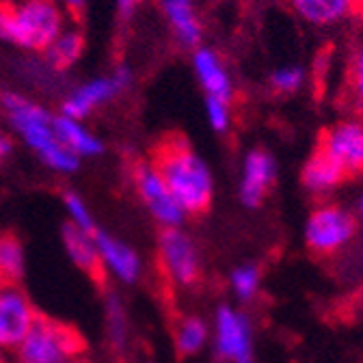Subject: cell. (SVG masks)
<instances>
[{"label":"cell","instance_id":"4","mask_svg":"<svg viewBox=\"0 0 363 363\" xmlns=\"http://www.w3.org/2000/svg\"><path fill=\"white\" fill-rule=\"evenodd\" d=\"M357 230L359 220L348 208L325 201L309 212L303 227V238L311 253L331 257L354 240Z\"/></svg>","mask_w":363,"mask_h":363},{"label":"cell","instance_id":"34","mask_svg":"<svg viewBox=\"0 0 363 363\" xmlns=\"http://www.w3.org/2000/svg\"><path fill=\"white\" fill-rule=\"evenodd\" d=\"M69 363H82V361H69Z\"/></svg>","mask_w":363,"mask_h":363},{"label":"cell","instance_id":"12","mask_svg":"<svg viewBox=\"0 0 363 363\" xmlns=\"http://www.w3.org/2000/svg\"><path fill=\"white\" fill-rule=\"evenodd\" d=\"M277 179V160L266 147H251L240 164L238 179V201L255 210L268 197L272 184Z\"/></svg>","mask_w":363,"mask_h":363},{"label":"cell","instance_id":"17","mask_svg":"<svg viewBox=\"0 0 363 363\" xmlns=\"http://www.w3.org/2000/svg\"><path fill=\"white\" fill-rule=\"evenodd\" d=\"M357 0H288L290 9L313 28H331L346 22Z\"/></svg>","mask_w":363,"mask_h":363},{"label":"cell","instance_id":"22","mask_svg":"<svg viewBox=\"0 0 363 363\" xmlns=\"http://www.w3.org/2000/svg\"><path fill=\"white\" fill-rule=\"evenodd\" d=\"M82 48H84L82 35L78 30H74V28H65L50 43V48L45 50V55H48V63L55 69H67V67H72L80 59Z\"/></svg>","mask_w":363,"mask_h":363},{"label":"cell","instance_id":"21","mask_svg":"<svg viewBox=\"0 0 363 363\" xmlns=\"http://www.w3.org/2000/svg\"><path fill=\"white\" fill-rule=\"evenodd\" d=\"M227 284H230V290L238 303H253L262 290V270L253 262L238 264L236 268H232Z\"/></svg>","mask_w":363,"mask_h":363},{"label":"cell","instance_id":"32","mask_svg":"<svg viewBox=\"0 0 363 363\" xmlns=\"http://www.w3.org/2000/svg\"><path fill=\"white\" fill-rule=\"evenodd\" d=\"M357 216H359V218L363 220V193H361V195L357 197Z\"/></svg>","mask_w":363,"mask_h":363},{"label":"cell","instance_id":"25","mask_svg":"<svg viewBox=\"0 0 363 363\" xmlns=\"http://www.w3.org/2000/svg\"><path fill=\"white\" fill-rule=\"evenodd\" d=\"M346 91H348V100L352 108L363 117V39L354 45L350 61H348Z\"/></svg>","mask_w":363,"mask_h":363},{"label":"cell","instance_id":"6","mask_svg":"<svg viewBox=\"0 0 363 363\" xmlns=\"http://www.w3.org/2000/svg\"><path fill=\"white\" fill-rule=\"evenodd\" d=\"M212 350L223 363H255L253 325L242 309L218 305L212 320Z\"/></svg>","mask_w":363,"mask_h":363},{"label":"cell","instance_id":"2","mask_svg":"<svg viewBox=\"0 0 363 363\" xmlns=\"http://www.w3.org/2000/svg\"><path fill=\"white\" fill-rule=\"evenodd\" d=\"M0 104H3V111L7 113L11 125L20 132L24 143L37 152L45 164L61 173H72L78 169V156L59 141L55 117L48 111L20 94H3Z\"/></svg>","mask_w":363,"mask_h":363},{"label":"cell","instance_id":"3","mask_svg":"<svg viewBox=\"0 0 363 363\" xmlns=\"http://www.w3.org/2000/svg\"><path fill=\"white\" fill-rule=\"evenodd\" d=\"M65 30L61 7L55 0L0 3V39L26 50H48Z\"/></svg>","mask_w":363,"mask_h":363},{"label":"cell","instance_id":"29","mask_svg":"<svg viewBox=\"0 0 363 363\" xmlns=\"http://www.w3.org/2000/svg\"><path fill=\"white\" fill-rule=\"evenodd\" d=\"M141 3H143V0H117V7H119V13L130 16Z\"/></svg>","mask_w":363,"mask_h":363},{"label":"cell","instance_id":"19","mask_svg":"<svg viewBox=\"0 0 363 363\" xmlns=\"http://www.w3.org/2000/svg\"><path fill=\"white\" fill-rule=\"evenodd\" d=\"M55 130H57L59 141L72 154H76L78 158L80 156L94 158V156H100L104 152V145H102V141L98 139V136L94 132H89L76 119H69L65 115H59V117H55Z\"/></svg>","mask_w":363,"mask_h":363},{"label":"cell","instance_id":"27","mask_svg":"<svg viewBox=\"0 0 363 363\" xmlns=\"http://www.w3.org/2000/svg\"><path fill=\"white\" fill-rule=\"evenodd\" d=\"M106 323H108V335L115 348H125L128 342V320L121 301L115 294H108L106 298Z\"/></svg>","mask_w":363,"mask_h":363},{"label":"cell","instance_id":"26","mask_svg":"<svg viewBox=\"0 0 363 363\" xmlns=\"http://www.w3.org/2000/svg\"><path fill=\"white\" fill-rule=\"evenodd\" d=\"M206 111V121L212 132L216 134H227L232 130L234 123V106L230 100H220V98H206L203 102Z\"/></svg>","mask_w":363,"mask_h":363},{"label":"cell","instance_id":"33","mask_svg":"<svg viewBox=\"0 0 363 363\" xmlns=\"http://www.w3.org/2000/svg\"><path fill=\"white\" fill-rule=\"evenodd\" d=\"M0 3H13V0H0Z\"/></svg>","mask_w":363,"mask_h":363},{"label":"cell","instance_id":"30","mask_svg":"<svg viewBox=\"0 0 363 363\" xmlns=\"http://www.w3.org/2000/svg\"><path fill=\"white\" fill-rule=\"evenodd\" d=\"M9 154H11V141L3 132H0V162H3Z\"/></svg>","mask_w":363,"mask_h":363},{"label":"cell","instance_id":"9","mask_svg":"<svg viewBox=\"0 0 363 363\" xmlns=\"http://www.w3.org/2000/svg\"><path fill=\"white\" fill-rule=\"evenodd\" d=\"M320 150L346 175L363 173V117L354 115L329 125L320 139Z\"/></svg>","mask_w":363,"mask_h":363},{"label":"cell","instance_id":"18","mask_svg":"<svg viewBox=\"0 0 363 363\" xmlns=\"http://www.w3.org/2000/svg\"><path fill=\"white\" fill-rule=\"evenodd\" d=\"M63 242H65V249H67L72 262L80 270H84L86 275H91L94 279H102L104 264H102L98 245L94 240V234L80 230V227H76L74 223L72 225L67 223L63 227Z\"/></svg>","mask_w":363,"mask_h":363},{"label":"cell","instance_id":"5","mask_svg":"<svg viewBox=\"0 0 363 363\" xmlns=\"http://www.w3.org/2000/svg\"><path fill=\"white\" fill-rule=\"evenodd\" d=\"M84 348L82 337L67 325L37 315L24 342L18 346L20 363H69Z\"/></svg>","mask_w":363,"mask_h":363},{"label":"cell","instance_id":"7","mask_svg":"<svg viewBox=\"0 0 363 363\" xmlns=\"http://www.w3.org/2000/svg\"><path fill=\"white\" fill-rule=\"evenodd\" d=\"M158 255L164 277L175 288H193L201 277L197 242L182 227H164L158 238Z\"/></svg>","mask_w":363,"mask_h":363},{"label":"cell","instance_id":"20","mask_svg":"<svg viewBox=\"0 0 363 363\" xmlns=\"http://www.w3.org/2000/svg\"><path fill=\"white\" fill-rule=\"evenodd\" d=\"M210 340H212V329L199 315H186L175 329V346L179 354L184 357H195L203 352Z\"/></svg>","mask_w":363,"mask_h":363},{"label":"cell","instance_id":"35","mask_svg":"<svg viewBox=\"0 0 363 363\" xmlns=\"http://www.w3.org/2000/svg\"><path fill=\"white\" fill-rule=\"evenodd\" d=\"M0 363H7V361H3V359H0Z\"/></svg>","mask_w":363,"mask_h":363},{"label":"cell","instance_id":"8","mask_svg":"<svg viewBox=\"0 0 363 363\" xmlns=\"http://www.w3.org/2000/svg\"><path fill=\"white\" fill-rule=\"evenodd\" d=\"M134 186L150 214L162 225V230L164 227H182V223L186 220V212L169 191L164 177L154 162H141L134 167Z\"/></svg>","mask_w":363,"mask_h":363},{"label":"cell","instance_id":"16","mask_svg":"<svg viewBox=\"0 0 363 363\" xmlns=\"http://www.w3.org/2000/svg\"><path fill=\"white\" fill-rule=\"evenodd\" d=\"M348 175L342 171L337 162H333L320 147H318L301 169L303 189L313 197H329L335 193Z\"/></svg>","mask_w":363,"mask_h":363},{"label":"cell","instance_id":"15","mask_svg":"<svg viewBox=\"0 0 363 363\" xmlns=\"http://www.w3.org/2000/svg\"><path fill=\"white\" fill-rule=\"evenodd\" d=\"M160 9L179 45L189 50L199 48L203 39V22L195 0H160Z\"/></svg>","mask_w":363,"mask_h":363},{"label":"cell","instance_id":"13","mask_svg":"<svg viewBox=\"0 0 363 363\" xmlns=\"http://www.w3.org/2000/svg\"><path fill=\"white\" fill-rule=\"evenodd\" d=\"M191 65L206 98H220L230 102L234 100V94H236L234 74L214 48H210V45H199V48H195L191 57Z\"/></svg>","mask_w":363,"mask_h":363},{"label":"cell","instance_id":"14","mask_svg":"<svg viewBox=\"0 0 363 363\" xmlns=\"http://www.w3.org/2000/svg\"><path fill=\"white\" fill-rule=\"evenodd\" d=\"M94 240L98 245L104 270L113 272L121 284H128V286L141 279L143 264H141L139 253H136L132 247H128L125 242H121L119 238H115L102 230L94 232Z\"/></svg>","mask_w":363,"mask_h":363},{"label":"cell","instance_id":"11","mask_svg":"<svg viewBox=\"0 0 363 363\" xmlns=\"http://www.w3.org/2000/svg\"><path fill=\"white\" fill-rule=\"evenodd\" d=\"M130 82H132V72L128 67H117L111 76L89 80L82 86H78L72 96H67L61 115L80 121L89 117L96 108H100L102 104L117 98L121 91L130 86Z\"/></svg>","mask_w":363,"mask_h":363},{"label":"cell","instance_id":"10","mask_svg":"<svg viewBox=\"0 0 363 363\" xmlns=\"http://www.w3.org/2000/svg\"><path fill=\"white\" fill-rule=\"evenodd\" d=\"M35 320L37 311L18 284L0 281V350L18 348Z\"/></svg>","mask_w":363,"mask_h":363},{"label":"cell","instance_id":"28","mask_svg":"<svg viewBox=\"0 0 363 363\" xmlns=\"http://www.w3.org/2000/svg\"><path fill=\"white\" fill-rule=\"evenodd\" d=\"M65 208H67L69 218H72V223H74L76 227H80V230H84V232H89V234H94V232L98 230V227H96V220H94V216H91L86 203H84L78 195H74V193L65 195Z\"/></svg>","mask_w":363,"mask_h":363},{"label":"cell","instance_id":"24","mask_svg":"<svg viewBox=\"0 0 363 363\" xmlns=\"http://www.w3.org/2000/svg\"><path fill=\"white\" fill-rule=\"evenodd\" d=\"M24 272V251L16 236H0V281L16 284Z\"/></svg>","mask_w":363,"mask_h":363},{"label":"cell","instance_id":"1","mask_svg":"<svg viewBox=\"0 0 363 363\" xmlns=\"http://www.w3.org/2000/svg\"><path fill=\"white\" fill-rule=\"evenodd\" d=\"M154 167L164 177L169 191L186 212L197 216L208 212L214 199V175L210 164L191 147L189 141L171 136L156 150Z\"/></svg>","mask_w":363,"mask_h":363},{"label":"cell","instance_id":"23","mask_svg":"<svg viewBox=\"0 0 363 363\" xmlns=\"http://www.w3.org/2000/svg\"><path fill=\"white\" fill-rule=\"evenodd\" d=\"M307 84V69L296 63H286L268 74V86L277 96H296Z\"/></svg>","mask_w":363,"mask_h":363},{"label":"cell","instance_id":"31","mask_svg":"<svg viewBox=\"0 0 363 363\" xmlns=\"http://www.w3.org/2000/svg\"><path fill=\"white\" fill-rule=\"evenodd\" d=\"M65 3V7L72 11V13H82V9H84V0H63Z\"/></svg>","mask_w":363,"mask_h":363}]
</instances>
